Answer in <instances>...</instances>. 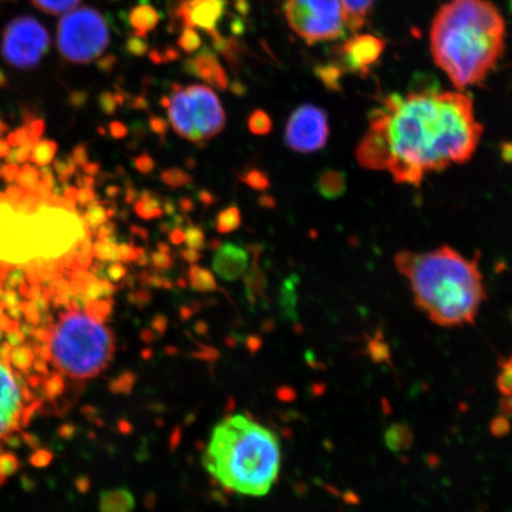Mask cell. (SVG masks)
<instances>
[{
  "instance_id": "cell-34",
  "label": "cell",
  "mask_w": 512,
  "mask_h": 512,
  "mask_svg": "<svg viewBox=\"0 0 512 512\" xmlns=\"http://www.w3.org/2000/svg\"><path fill=\"white\" fill-rule=\"evenodd\" d=\"M185 243L189 248L203 249L206 247V235L200 227L189 226L185 229Z\"/></svg>"
},
{
  "instance_id": "cell-9",
  "label": "cell",
  "mask_w": 512,
  "mask_h": 512,
  "mask_svg": "<svg viewBox=\"0 0 512 512\" xmlns=\"http://www.w3.org/2000/svg\"><path fill=\"white\" fill-rule=\"evenodd\" d=\"M288 25L306 43L341 40L347 35L342 0H283Z\"/></svg>"
},
{
  "instance_id": "cell-5",
  "label": "cell",
  "mask_w": 512,
  "mask_h": 512,
  "mask_svg": "<svg viewBox=\"0 0 512 512\" xmlns=\"http://www.w3.org/2000/svg\"><path fill=\"white\" fill-rule=\"evenodd\" d=\"M202 463L223 488L242 496H266L279 477L280 441L248 416L229 415L211 432Z\"/></svg>"
},
{
  "instance_id": "cell-12",
  "label": "cell",
  "mask_w": 512,
  "mask_h": 512,
  "mask_svg": "<svg viewBox=\"0 0 512 512\" xmlns=\"http://www.w3.org/2000/svg\"><path fill=\"white\" fill-rule=\"evenodd\" d=\"M329 137V115L316 105L299 106L287 120L284 140L288 149L294 152L320 151L328 144Z\"/></svg>"
},
{
  "instance_id": "cell-16",
  "label": "cell",
  "mask_w": 512,
  "mask_h": 512,
  "mask_svg": "<svg viewBox=\"0 0 512 512\" xmlns=\"http://www.w3.org/2000/svg\"><path fill=\"white\" fill-rule=\"evenodd\" d=\"M383 43L374 36H361L349 41L344 46L345 61L348 67L357 72H364L379 59Z\"/></svg>"
},
{
  "instance_id": "cell-42",
  "label": "cell",
  "mask_w": 512,
  "mask_h": 512,
  "mask_svg": "<svg viewBox=\"0 0 512 512\" xmlns=\"http://www.w3.org/2000/svg\"><path fill=\"white\" fill-rule=\"evenodd\" d=\"M127 50L134 56H142L146 53L147 46L143 38L134 36L127 42Z\"/></svg>"
},
{
  "instance_id": "cell-37",
  "label": "cell",
  "mask_w": 512,
  "mask_h": 512,
  "mask_svg": "<svg viewBox=\"0 0 512 512\" xmlns=\"http://www.w3.org/2000/svg\"><path fill=\"white\" fill-rule=\"evenodd\" d=\"M133 164L134 168L142 175H149L156 168L155 159H153L149 153H143V155L134 158Z\"/></svg>"
},
{
  "instance_id": "cell-40",
  "label": "cell",
  "mask_w": 512,
  "mask_h": 512,
  "mask_svg": "<svg viewBox=\"0 0 512 512\" xmlns=\"http://www.w3.org/2000/svg\"><path fill=\"white\" fill-rule=\"evenodd\" d=\"M408 431L406 428L403 427H396L393 428V430H390L388 432V445L392 447L398 448V450H401L402 447H405V444L402 443V440L407 441L408 440ZM408 443V441H407Z\"/></svg>"
},
{
  "instance_id": "cell-13",
  "label": "cell",
  "mask_w": 512,
  "mask_h": 512,
  "mask_svg": "<svg viewBox=\"0 0 512 512\" xmlns=\"http://www.w3.org/2000/svg\"><path fill=\"white\" fill-rule=\"evenodd\" d=\"M227 0H179L172 10L174 21H178L183 28L198 29L219 40V24L226 14Z\"/></svg>"
},
{
  "instance_id": "cell-1",
  "label": "cell",
  "mask_w": 512,
  "mask_h": 512,
  "mask_svg": "<svg viewBox=\"0 0 512 512\" xmlns=\"http://www.w3.org/2000/svg\"><path fill=\"white\" fill-rule=\"evenodd\" d=\"M483 133L463 92L388 94L369 114L356 159L364 169L387 171L396 183L418 188L428 175L470 162Z\"/></svg>"
},
{
  "instance_id": "cell-18",
  "label": "cell",
  "mask_w": 512,
  "mask_h": 512,
  "mask_svg": "<svg viewBox=\"0 0 512 512\" xmlns=\"http://www.w3.org/2000/svg\"><path fill=\"white\" fill-rule=\"evenodd\" d=\"M316 188L326 200H336L347 190V178L341 171L325 170L318 176Z\"/></svg>"
},
{
  "instance_id": "cell-15",
  "label": "cell",
  "mask_w": 512,
  "mask_h": 512,
  "mask_svg": "<svg viewBox=\"0 0 512 512\" xmlns=\"http://www.w3.org/2000/svg\"><path fill=\"white\" fill-rule=\"evenodd\" d=\"M215 252L213 270L221 279L236 281L247 273L251 260L247 249L227 242Z\"/></svg>"
},
{
  "instance_id": "cell-8",
  "label": "cell",
  "mask_w": 512,
  "mask_h": 512,
  "mask_svg": "<svg viewBox=\"0 0 512 512\" xmlns=\"http://www.w3.org/2000/svg\"><path fill=\"white\" fill-rule=\"evenodd\" d=\"M110 43L104 16L92 8L69 11L57 27V47L69 62L86 64L99 59Z\"/></svg>"
},
{
  "instance_id": "cell-29",
  "label": "cell",
  "mask_w": 512,
  "mask_h": 512,
  "mask_svg": "<svg viewBox=\"0 0 512 512\" xmlns=\"http://www.w3.org/2000/svg\"><path fill=\"white\" fill-rule=\"evenodd\" d=\"M162 182L171 188L187 187L192 182V177L189 172L179 168L166 169L160 175Z\"/></svg>"
},
{
  "instance_id": "cell-49",
  "label": "cell",
  "mask_w": 512,
  "mask_h": 512,
  "mask_svg": "<svg viewBox=\"0 0 512 512\" xmlns=\"http://www.w3.org/2000/svg\"><path fill=\"white\" fill-rule=\"evenodd\" d=\"M259 206L266 209H274L277 206V201L271 195L264 194L259 197Z\"/></svg>"
},
{
  "instance_id": "cell-58",
  "label": "cell",
  "mask_w": 512,
  "mask_h": 512,
  "mask_svg": "<svg viewBox=\"0 0 512 512\" xmlns=\"http://www.w3.org/2000/svg\"><path fill=\"white\" fill-rule=\"evenodd\" d=\"M504 158L512 162V144L504 146Z\"/></svg>"
},
{
  "instance_id": "cell-55",
  "label": "cell",
  "mask_w": 512,
  "mask_h": 512,
  "mask_svg": "<svg viewBox=\"0 0 512 512\" xmlns=\"http://www.w3.org/2000/svg\"><path fill=\"white\" fill-rule=\"evenodd\" d=\"M503 412L512 415V398H505L503 401Z\"/></svg>"
},
{
  "instance_id": "cell-25",
  "label": "cell",
  "mask_w": 512,
  "mask_h": 512,
  "mask_svg": "<svg viewBox=\"0 0 512 512\" xmlns=\"http://www.w3.org/2000/svg\"><path fill=\"white\" fill-rule=\"evenodd\" d=\"M258 260L259 258L256 259V256H254V264L251 270L243 275L248 293L253 294V296H261L266 286L265 273L259 267Z\"/></svg>"
},
{
  "instance_id": "cell-52",
  "label": "cell",
  "mask_w": 512,
  "mask_h": 512,
  "mask_svg": "<svg viewBox=\"0 0 512 512\" xmlns=\"http://www.w3.org/2000/svg\"><path fill=\"white\" fill-rule=\"evenodd\" d=\"M163 210H164V214L166 215H175L176 213V204L174 202H172L171 200H166L163 202Z\"/></svg>"
},
{
  "instance_id": "cell-23",
  "label": "cell",
  "mask_w": 512,
  "mask_h": 512,
  "mask_svg": "<svg viewBox=\"0 0 512 512\" xmlns=\"http://www.w3.org/2000/svg\"><path fill=\"white\" fill-rule=\"evenodd\" d=\"M189 284L198 292H213L217 288L214 275L207 268L198 265L189 268Z\"/></svg>"
},
{
  "instance_id": "cell-2",
  "label": "cell",
  "mask_w": 512,
  "mask_h": 512,
  "mask_svg": "<svg viewBox=\"0 0 512 512\" xmlns=\"http://www.w3.org/2000/svg\"><path fill=\"white\" fill-rule=\"evenodd\" d=\"M507 27L489 0H448L431 27L433 60L457 91L479 86L504 53Z\"/></svg>"
},
{
  "instance_id": "cell-53",
  "label": "cell",
  "mask_w": 512,
  "mask_h": 512,
  "mask_svg": "<svg viewBox=\"0 0 512 512\" xmlns=\"http://www.w3.org/2000/svg\"><path fill=\"white\" fill-rule=\"evenodd\" d=\"M131 232L134 235H137V236H139V238H142L144 240H147V238H149V232H147V230L145 228L138 227V226H132Z\"/></svg>"
},
{
  "instance_id": "cell-51",
  "label": "cell",
  "mask_w": 512,
  "mask_h": 512,
  "mask_svg": "<svg viewBox=\"0 0 512 512\" xmlns=\"http://www.w3.org/2000/svg\"><path fill=\"white\" fill-rule=\"evenodd\" d=\"M139 197V192L134 189L133 187L127 188L125 191V201L128 204H132L133 202H136Z\"/></svg>"
},
{
  "instance_id": "cell-4",
  "label": "cell",
  "mask_w": 512,
  "mask_h": 512,
  "mask_svg": "<svg viewBox=\"0 0 512 512\" xmlns=\"http://www.w3.org/2000/svg\"><path fill=\"white\" fill-rule=\"evenodd\" d=\"M88 226L73 208L42 204L34 211L0 203V262L27 265L30 262H63L76 270L91 264Z\"/></svg>"
},
{
  "instance_id": "cell-32",
  "label": "cell",
  "mask_w": 512,
  "mask_h": 512,
  "mask_svg": "<svg viewBox=\"0 0 512 512\" xmlns=\"http://www.w3.org/2000/svg\"><path fill=\"white\" fill-rule=\"evenodd\" d=\"M108 219L107 210L100 206L98 203L92 202L89 204L86 214H85V222L88 228L98 229L105 224Z\"/></svg>"
},
{
  "instance_id": "cell-6",
  "label": "cell",
  "mask_w": 512,
  "mask_h": 512,
  "mask_svg": "<svg viewBox=\"0 0 512 512\" xmlns=\"http://www.w3.org/2000/svg\"><path fill=\"white\" fill-rule=\"evenodd\" d=\"M112 303L111 298L72 306L50 326L44 348L50 366L61 379L93 380L111 363L115 343L106 319Z\"/></svg>"
},
{
  "instance_id": "cell-44",
  "label": "cell",
  "mask_w": 512,
  "mask_h": 512,
  "mask_svg": "<svg viewBox=\"0 0 512 512\" xmlns=\"http://www.w3.org/2000/svg\"><path fill=\"white\" fill-rule=\"evenodd\" d=\"M110 132L113 138L123 139L127 137L128 127L125 124L120 123V121H113L110 125Z\"/></svg>"
},
{
  "instance_id": "cell-31",
  "label": "cell",
  "mask_w": 512,
  "mask_h": 512,
  "mask_svg": "<svg viewBox=\"0 0 512 512\" xmlns=\"http://www.w3.org/2000/svg\"><path fill=\"white\" fill-rule=\"evenodd\" d=\"M201 36L195 29L184 28L178 40V46L187 54H194L201 49Z\"/></svg>"
},
{
  "instance_id": "cell-35",
  "label": "cell",
  "mask_w": 512,
  "mask_h": 512,
  "mask_svg": "<svg viewBox=\"0 0 512 512\" xmlns=\"http://www.w3.org/2000/svg\"><path fill=\"white\" fill-rule=\"evenodd\" d=\"M127 268L125 265L120 264V262H111V265L108 266L105 270V275L108 281H111L112 284H118L120 281H123L127 277Z\"/></svg>"
},
{
  "instance_id": "cell-46",
  "label": "cell",
  "mask_w": 512,
  "mask_h": 512,
  "mask_svg": "<svg viewBox=\"0 0 512 512\" xmlns=\"http://www.w3.org/2000/svg\"><path fill=\"white\" fill-rule=\"evenodd\" d=\"M181 256L185 261L189 262V264H196V262L202 258L200 251L189 247L183 249Z\"/></svg>"
},
{
  "instance_id": "cell-39",
  "label": "cell",
  "mask_w": 512,
  "mask_h": 512,
  "mask_svg": "<svg viewBox=\"0 0 512 512\" xmlns=\"http://www.w3.org/2000/svg\"><path fill=\"white\" fill-rule=\"evenodd\" d=\"M150 262L153 267L156 268L157 271L164 272L169 271L172 267V259L170 254L164 252H153L150 255Z\"/></svg>"
},
{
  "instance_id": "cell-11",
  "label": "cell",
  "mask_w": 512,
  "mask_h": 512,
  "mask_svg": "<svg viewBox=\"0 0 512 512\" xmlns=\"http://www.w3.org/2000/svg\"><path fill=\"white\" fill-rule=\"evenodd\" d=\"M50 36L46 28L34 17L15 18L3 32L2 55L16 68L37 66L48 53Z\"/></svg>"
},
{
  "instance_id": "cell-17",
  "label": "cell",
  "mask_w": 512,
  "mask_h": 512,
  "mask_svg": "<svg viewBox=\"0 0 512 512\" xmlns=\"http://www.w3.org/2000/svg\"><path fill=\"white\" fill-rule=\"evenodd\" d=\"M160 16L150 4H139L130 12V24L134 35L145 38L149 32L156 29Z\"/></svg>"
},
{
  "instance_id": "cell-54",
  "label": "cell",
  "mask_w": 512,
  "mask_h": 512,
  "mask_svg": "<svg viewBox=\"0 0 512 512\" xmlns=\"http://www.w3.org/2000/svg\"><path fill=\"white\" fill-rule=\"evenodd\" d=\"M132 107L136 108V110H146L147 102L143 96H138V98L133 101Z\"/></svg>"
},
{
  "instance_id": "cell-47",
  "label": "cell",
  "mask_w": 512,
  "mask_h": 512,
  "mask_svg": "<svg viewBox=\"0 0 512 512\" xmlns=\"http://www.w3.org/2000/svg\"><path fill=\"white\" fill-rule=\"evenodd\" d=\"M169 239L171 243H174L176 246L182 245V243L185 242V230H183L182 227L172 228Z\"/></svg>"
},
{
  "instance_id": "cell-28",
  "label": "cell",
  "mask_w": 512,
  "mask_h": 512,
  "mask_svg": "<svg viewBox=\"0 0 512 512\" xmlns=\"http://www.w3.org/2000/svg\"><path fill=\"white\" fill-rule=\"evenodd\" d=\"M119 243L108 240H99L92 247V254L96 259L102 262H118L120 261Z\"/></svg>"
},
{
  "instance_id": "cell-7",
  "label": "cell",
  "mask_w": 512,
  "mask_h": 512,
  "mask_svg": "<svg viewBox=\"0 0 512 512\" xmlns=\"http://www.w3.org/2000/svg\"><path fill=\"white\" fill-rule=\"evenodd\" d=\"M172 128L191 143L214 138L226 126V112L213 89L203 85H175L166 106Z\"/></svg>"
},
{
  "instance_id": "cell-38",
  "label": "cell",
  "mask_w": 512,
  "mask_h": 512,
  "mask_svg": "<svg viewBox=\"0 0 512 512\" xmlns=\"http://www.w3.org/2000/svg\"><path fill=\"white\" fill-rule=\"evenodd\" d=\"M124 98L121 95L118 94H110L106 93L101 96L100 98V105L102 108V111H104L107 114H113L115 110H117L118 105L123 104Z\"/></svg>"
},
{
  "instance_id": "cell-27",
  "label": "cell",
  "mask_w": 512,
  "mask_h": 512,
  "mask_svg": "<svg viewBox=\"0 0 512 512\" xmlns=\"http://www.w3.org/2000/svg\"><path fill=\"white\" fill-rule=\"evenodd\" d=\"M239 178L241 182L253 190L265 191L271 188L270 177H268L265 171L260 169H249L240 174Z\"/></svg>"
},
{
  "instance_id": "cell-41",
  "label": "cell",
  "mask_w": 512,
  "mask_h": 512,
  "mask_svg": "<svg viewBox=\"0 0 512 512\" xmlns=\"http://www.w3.org/2000/svg\"><path fill=\"white\" fill-rule=\"evenodd\" d=\"M149 126L151 131L159 137H165V134L169 131V124L163 118L157 117V115H151Z\"/></svg>"
},
{
  "instance_id": "cell-10",
  "label": "cell",
  "mask_w": 512,
  "mask_h": 512,
  "mask_svg": "<svg viewBox=\"0 0 512 512\" xmlns=\"http://www.w3.org/2000/svg\"><path fill=\"white\" fill-rule=\"evenodd\" d=\"M37 403L10 358L0 354V440L27 424Z\"/></svg>"
},
{
  "instance_id": "cell-3",
  "label": "cell",
  "mask_w": 512,
  "mask_h": 512,
  "mask_svg": "<svg viewBox=\"0 0 512 512\" xmlns=\"http://www.w3.org/2000/svg\"><path fill=\"white\" fill-rule=\"evenodd\" d=\"M394 261L411 287L415 305L434 324L460 328L475 323L486 299L478 256L467 259L441 246L430 252L401 251Z\"/></svg>"
},
{
  "instance_id": "cell-36",
  "label": "cell",
  "mask_w": 512,
  "mask_h": 512,
  "mask_svg": "<svg viewBox=\"0 0 512 512\" xmlns=\"http://www.w3.org/2000/svg\"><path fill=\"white\" fill-rule=\"evenodd\" d=\"M118 248H119L120 261L125 262V264H128V262H136L138 259V256L143 251V248L134 247L132 245V243H128V242L119 243Z\"/></svg>"
},
{
  "instance_id": "cell-21",
  "label": "cell",
  "mask_w": 512,
  "mask_h": 512,
  "mask_svg": "<svg viewBox=\"0 0 512 512\" xmlns=\"http://www.w3.org/2000/svg\"><path fill=\"white\" fill-rule=\"evenodd\" d=\"M133 496L126 490L107 492L101 498V512H132Z\"/></svg>"
},
{
  "instance_id": "cell-30",
  "label": "cell",
  "mask_w": 512,
  "mask_h": 512,
  "mask_svg": "<svg viewBox=\"0 0 512 512\" xmlns=\"http://www.w3.org/2000/svg\"><path fill=\"white\" fill-rule=\"evenodd\" d=\"M496 384L504 398H512V355L501 363Z\"/></svg>"
},
{
  "instance_id": "cell-26",
  "label": "cell",
  "mask_w": 512,
  "mask_h": 512,
  "mask_svg": "<svg viewBox=\"0 0 512 512\" xmlns=\"http://www.w3.org/2000/svg\"><path fill=\"white\" fill-rule=\"evenodd\" d=\"M273 128V123L270 115L262 110H255L249 115L248 130L254 136H267Z\"/></svg>"
},
{
  "instance_id": "cell-43",
  "label": "cell",
  "mask_w": 512,
  "mask_h": 512,
  "mask_svg": "<svg viewBox=\"0 0 512 512\" xmlns=\"http://www.w3.org/2000/svg\"><path fill=\"white\" fill-rule=\"evenodd\" d=\"M179 54L175 49L165 50L164 53H159V51H153L150 55L151 60L156 63H164L168 61H174L177 59Z\"/></svg>"
},
{
  "instance_id": "cell-22",
  "label": "cell",
  "mask_w": 512,
  "mask_h": 512,
  "mask_svg": "<svg viewBox=\"0 0 512 512\" xmlns=\"http://www.w3.org/2000/svg\"><path fill=\"white\" fill-rule=\"evenodd\" d=\"M241 211L236 204H230L229 207L220 211L216 217V230L220 234H229L238 230L241 226Z\"/></svg>"
},
{
  "instance_id": "cell-45",
  "label": "cell",
  "mask_w": 512,
  "mask_h": 512,
  "mask_svg": "<svg viewBox=\"0 0 512 512\" xmlns=\"http://www.w3.org/2000/svg\"><path fill=\"white\" fill-rule=\"evenodd\" d=\"M198 201H200L203 206L210 207L216 202V197L213 192L203 189L197 192Z\"/></svg>"
},
{
  "instance_id": "cell-59",
  "label": "cell",
  "mask_w": 512,
  "mask_h": 512,
  "mask_svg": "<svg viewBox=\"0 0 512 512\" xmlns=\"http://www.w3.org/2000/svg\"><path fill=\"white\" fill-rule=\"evenodd\" d=\"M106 192L108 196L114 197L119 195L120 189L118 187H108Z\"/></svg>"
},
{
  "instance_id": "cell-33",
  "label": "cell",
  "mask_w": 512,
  "mask_h": 512,
  "mask_svg": "<svg viewBox=\"0 0 512 512\" xmlns=\"http://www.w3.org/2000/svg\"><path fill=\"white\" fill-rule=\"evenodd\" d=\"M56 151V145L51 142H40L34 147L32 151V159L35 163L40 165H46L50 163V160L54 158Z\"/></svg>"
},
{
  "instance_id": "cell-50",
  "label": "cell",
  "mask_w": 512,
  "mask_h": 512,
  "mask_svg": "<svg viewBox=\"0 0 512 512\" xmlns=\"http://www.w3.org/2000/svg\"><path fill=\"white\" fill-rule=\"evenodd\" d=\"M178 206L184 214H190L195 210V203L189 197L182 198V200L178 202Z\"/></svg>"
},
{
  "instance_id": "cell-19",
  "label": "cell",
  "mask_w": 512,
  "mask_h": 512,
  "mask_svg": "<svg viewBox=\"0 0 512 512\" xmlns=\"http://www.w3.org/2000/svg\"><path fill=\"white\" fill-rule=\"evenodd\" d=\"M347 15L348 30L357 32L366 24L377 0H342Z\"/></svg>"
},
{
  "instance_id": "cell-24",
  "label": "cell",
  "mask_w": 512,
  "mask_h": 512,
  "mask_svg": "<svg viewBox=\"0 0 512 512\" xmlns=\"http://www.w3.org/2000/svg\"><path fill=\"white\" fill-rule=\"evenodd\" d=\"M80 2L81 0H31V3L34 4L38 10L55 16L68 14V12L76 8Z\"/></svg>"
},
{
  "instance_id": "cell-57",
  "label": "cell",
  "mask_w": 512,
  "mask_h": 512,
  "mask_svg": "<svg viewBox=\"0 0 512 512\" xmlns=\"http://www.w3.org/2000/svg\"><path fill=\"white\" fill-rule=\"evenodd\" d=\"M157 247H158V251H160V252H164V253H168V254L171 253V248L169 247V245H166V243H164V242H158Z\"/></svg>"
},
{
  "instance_id": "cell-48",
  "label": "cell",
  "mask_w": 512,
  "mask_h": 512,
  "mask_svg": "<svg viewBox=\"0 0 512 512\" xmlns=\"http://www.w3.org/2000/svg\"><path fill=\"white\" fill-rule=\"evenodd\" d=\"M12 465L15 464L11 463L10 457H0V484L4 482L6 475H10Z\"/></svg>"
},
{
  "instance_id": "cell-20",
  "label": "cell",
  "mask_w": 512,
  "mask_h": 512,
  "mask_svg": "<svg viewBox=\"0 0 512 512\" xmlns=\"http://www.w3.org/2000/svg\"><path fill=\"white\" fill-rule=\"evenodd\" d=\"M134 210L140 219L145 221L157 220L163 216V201L149 190L140 192Z\"/></svg>"
},
{
  "instance_id": "cell-56",
  "label": "cell",
  "mask_w": 512,
  "mask_h": 512,
  "mask_svg": "<svg viewBox=\"0 0 512 512\" xmlns=\"http://www.w3.org/2000/svg\"><path fill=\"white\" fill-rule=\"evenodd\" d=\"M232 91L236 95H243L246 94V87L241 85V83H234Z\"/></svg>"
},
{
  "instance_id": "cell-60",
  "label": "cell",
  "mask_w": 512,
  "mask_h": 512,
  "mask_svg": "<svg viewBox=\"0 0 512 512\" xmlns=\"http://www.w3.org/2000/svg\"><path fill=\"white\" fill-rule=\"evenodd\" d=\"M222 243L219 240H213L209 243V247L211 249H214V251H217L221 247Z\"/></svg>"
},
{
  "instance_id": "cell-14",
  "label": "cell",
  "mask_w": 512,
  "mask_h": 512,
  "mask_svg": "<svg viewBox=\"0 0 512 512\" xmlns=\"http://www.w3.org/2000/svg\"><path fill=\"white\" fill-rule=\"evenodd\" d=\"M185 72L197 76L209 86H213L220 91H226L229 87V79L226 69L213 51L204 48L184 64Z\"/></svg>"
}]
</instances>
